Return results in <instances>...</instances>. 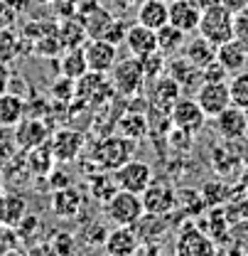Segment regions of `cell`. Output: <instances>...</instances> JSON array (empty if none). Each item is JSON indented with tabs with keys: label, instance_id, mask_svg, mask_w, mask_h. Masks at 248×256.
<instances>
[{
	"label": "cell",
	"instance_id": "6da1fadb",
	"mask_svg": "<svg viewBox=\"0 0 248 256\" xmlns=\"http://www.w3.org/2000/svg\"><path fill=\"white\" fill-rule=\"evenodd\" d=\"M103 212L108 222L121 224V226H138L140 220L145 217L143 197L138 192L121 190V188L103 202Z\"/></svg>",
	"mask_w": 248,
	"mask_h": 256
},
{
	"label": "cell",
	"instance_id": "7a4b0ae2",
	"mask_svg": "<svg viewBox=\"0 0 248 256\" xmlns=\"http://www.w3.org/2000/svg\"><path fill=\"white\" fill-rule=\"evenodd\" d=\"M197 32L207 37L212 44H221L234 37V10L224 2L202 5V18Z\"/></svg>",
	"mask_w": 248,
	"mask_h": 256
},
{
	"label": "cell",
	"instance_id": "3957f363",
	"mask_svg": "<svg viewBox=\"0 0 248 256\" xmlns=\"http://www.w3.org/2000/svg\"><path fill=\"white\" fill-rule=\"evenodd\" d=\"M145 69H143V62H140V57H125L121 60L118 57V62L113 64V69H111V86H113V92L118 96H123V98H133V96H138L143 92V86H145Z\"/></svg>",
	"mask_w": 248,
	"mask_h": 256
},
{
	"label": "cell",
	"instance_id": "277c9868",
	"mask_svg": "<svg viewBox=\"0 0 248 256\" xmlns=\"http://www.w3.org/2000/svg\"><path fill=\"white\" fill-rule=\"evenodd\" d=\"M219 246L214 244V239L194 222H185L177 232L175 239V254L180 256H209L214 254Z\"/></svg>",
	"mask_w": 248,
	"mask_h": 256
},
{
	"label": "cell",
	"instance_id": "5b68a950",
	"mask_svg": "<svg viewBox=\"0 0 248 256\" xmlns=\"http://www.w3.org/2000/svg\"><path fill=\"white\" fill-rule=\"evenodd\" d=\"M130 158H133V140L121 136V133L103 138L96 146V150H93V162L101 170H111V172L116 168H121L125 160H130Z\"/></svg>",
	"mask_w": 248,
	"mask_h": 256
},
{
	"label": "cell",
	"instance_id": "8992f818",
	"mask_svg": "<svg viewBox=\"0 0 248 256\" xmlns=\"http://www.w3.org/2000/svg\"><path fill=\"white\" fill-rule=\"evenodd\" d=\"M207 121V114L202 111L199 101L197 98H189V96H180L172 108H170V126L180 128V130H187V133H199L202 126Z\"/></svg>",
	"mask_w": 248,
	"mask_h": 256
},
{
	"label": "cell",
	"instance_id": "52a82bcc",
	"mask_svg": "<svg viewBox=\"0 0 248 256\" xmlns=\"http://www.w3.org/2000/svg\"><path fill=\"white\" fill-rule=\"evenodd\" d=\"M113 175H116V182H118L121 190H130V192H138V194H143L145 188L155 180L150 162H145V160H133V158L125 160L121 168H116Z\"/></svg>",
	"mask_w": 248,
	"mask_h": 256
},
{
	"label": "cell",
	"instance_id": "ba28073f",
	"mask_svg": "<svg viewBox=\"0 0 248 256\" xmlns=\"http://www.w3.org/2000/svg\"><path fill=\"white\" fill-rule=\"evenodd\" d=\"M194 98L199 101L202 111L207 114V118L219 116L224 108L231 106V92H229V79L224 82H202L197 86Z\"/></svg>",
	"mask_w": 248,
	"mask_h": 256
},
{
	"label": "cell",
	"instance_id": "9c48e42d",
	"mask_svg": "<svg viewBox=\"0 0 248 256\" xmlns=\"http://www.w3.org/2000/svg\"><path fill=\"white\" fill-rule=\"evenodd\" d=\"M84 54H86L89 72L111 74L113 64L118 62V44H113L103 37H89L84 42Z\"/></svg>",
	"mask_w": 248,
	"mask_h": 256
},
{
	"label": "cell",
	"instance_id": "30bf717a",
	"mask_svg": "<svg viewBox=\"0 0 248 256\" xmlns=\"http://www.w3.org/2000/svg\"><path fill=\"white\" fill-rule=\"evenodd\" d=\"M140 197H143L145 214H162L165 217L172 210H177V192L165 180H153Z\"/></svg>",
	"mask_w": 248,
	"mask_h": 256
},
{
	"label": "cell",
	"instance_id": "8fae6325",
	"mask_svg": "<svg viewBox=\"0 0 248 256\" xmlns=\"http://www.w3.org/2000/svg\"><path fill=\"white\" fill-rule=\"evenodd\" d=\"M140 234L135 226H121V224H113V229H108L106 234V242H103V249L111 256H133L138 254L140 249Z\"/></svg>",
	"mask_w": 248,
	"mask_h": 256
},
{
	"label": "cell",
	"instance_id": "7c38bea8",
	"mask_svg": "<svg viewBox=\"0 0 248 256\" xmlns=\"http://www.w3.org/2000/svg\"><path fill=\"white\" fill-rule=\"evenodd\" d=\"M47 143H49L52 156L57 162H71L84 150V136L79 130H71V128H62V130L52 133Z\"/></svg>",
	"mask_w": 248,
	"mask_h": 256
},
{
	"label": "cell",
	"instance_id": "4fadbf2b",
	"mask_svg": "<svg viewBox=\"0 0 248 256\" xmlns=\"http://www.w3.org/2000/svg\"><path fill=\"white\" fill-rule=\"evenodd\" d=\"M214 126H217L219 136H221L224 140H241V138H246V133H248L246 111L231 104V106L224 108L219 116H214Z\"/></svg>",
	"mask_w": 248,
	"mask_h": 256
},
{
	"label": "cell",
	"instance_id": "5bb4252c",
	"mask_svg": "<svg viewBox=\"0 0 248 256\" xmlns=\"http://www.w3.org/2000/svg\"><path fill=\"white\" fill-rule=\"evenodd\" d=\"M12 136H15V143H17V150H32L42 143L49 140V128L42 118H22L17 126L12 128Z\"/></svg>",
	"mask_w": 248,
	"mask_h": 256
},
{
	"label": "cell",
	"instance_id": "9a60e30c",
	"mask_svg": "<svg viewBox=\"0 0 248 256\" xmlns=\"http://www.w3.org/2000/svg\"><path fill=\"white\" fill-rule=\"evenodd\" d=\"M111 94H113L111 79H106V74H101V72H86L81 79H76V96L89 104L106 101Z\"/></svg>",
	"mask_w": 248,
	"mask_h": 256
},
{
	"label": "cell",
	"instance_id": "2e32d148",
	"mask_svg": "<svg viewBox=\"0 0 248 256\" xmlns=\"http://www.w3.org/2000/svg\"><path fill=\"white\" fill-rule=\"evenodd\" d=\"M180 96H182V84H180L170 72H165V74L157 76L155 84H153V98H150V106H153L155 111L170 114L172 104H175Z\"/></svg>",
	"mask_w": 248,
	"mask_h": 256
},
{
	"label": "cell",
	"instance_id": "e0dca14e",
	"mask_svg": "<svg viewBox=\"0 0 248 256\" xmlns=\"http://www.w3.org/2000/svg\"><path fill=\"white\" fill-rule=\"evenodd\" d=\"M199 18H202V5L197 0H172L170 2V22L187 34L197 32Z\"/></svg>",
	"mask_w": 248,
	"mask_h": 256
},
{
	"label": "cell",
	"instance_id": "ac0fdd59",
	"mask_svg": "<svg viewBox=\"0 0 248 256\" xmlns=\"http://www.w3.org/2000/svg\"><path fill=\"white\" fill-rule=\"evenodd\" d=\"M217 62L229 72V76L236 72H244L248 64V47L244 42H239L236 37H231V40L217 44Z\"/></svg>",
	"mask_w": 248,
	"mask_h": 256
},
{
	"label": "cell",
	"instance_id": "d6986e66",
	"mask_svg": "<svg viewBox=\"0 0 248 256\" xmlns=\"http://www.w3.org/2000/svg\"><path fill=\"white\" fill-rule=\"evenodd\" d=\"M123 44L128 47V52L133 57H145V54H153L157 52V32L135 22V25H128Z\"/></svg>",
	"mask_w": 248,
	"mask_h": 256
},
{
	"label": "cell",
	"instance_id": "ffe728a7",
	"mask_svg": "<svg viewBox=\"0 0 248 256\" xmlns=\"http://www.w3.org/2000/svg\"><path fill=\"white\" fill-rule=\"evenodd\" d=\"M49 207H52V212H54L59 220H71V217H76V214L81 212V207H84V194L76 190V188H71V185L59 188V190L52 192Z\"/></svg>",
	"mask_w": 248,
	"mask_h": 256
},
{
	"label": "cell",
	"instance_id": "44dd1931",
	"mask_svg": "<svg viewBox=\"0 0 248 256\" xmlns=\"http://www.w3.org/2000/svg\"><path fill=\"white\" fill-rule=\"evenodd\" d=\"M135 22L160 30L162 25L170 22V2L165 0H140L138 2V12H135Z\"/></svg>",
	"mask_w": 248,
	"mask_h": 256
},
{
	"label": "cell",
	"instance_id": "7402d4cb",
	"mask_svg": "<svg viewBox=\"0 0 248 256\" xmlns=\"http://www.w3.org/2000/svg\"><path fill=\"white\" fill-rule=\"evenodd\" d=\"M25 214H27V200L20 192H0V224L15 229Z\"/></svg>",
	"mask_w": 248,
	"mask_h": 256
},
{
	"label": "cell",
	"instance_id": "603a6c76",
	"mask_svg": "<svg viewBox=\"0 0 248 256\" xmlns=\"http://www.w3.org/2000/svg\"><path fill=\"white\" fill-rule=\"evenodd\" d=\"M182 57L189 60V62L202 72L207 64L217 60V44H212L207 37L197 34L194 40H187L185 42V47H182Z\"/></svg>",
	"mask_w": 248,
	"mask_h": 256
},
{
	"label": "cell",
	"instance_id": "cb8c5ba5",
	"mask_svg": "<svg viewBox=\"0 0 248 256\" xmlns=\"http://www.w3.org/2000/svg\"><path fill=\"white\" fill-rule=\"evenodd\" d=\"M27 114V106H25V98L15 92H5L0 94V126L5 128H15Z\"/></svg>",
	"mask_w": 248,
	"mask_h": 256
},
{
	"label": "cell",
	"instance_id": "d4e9b609",
	"mask_svg": "<svg viewBox=\"0 0 248 256\" xmlns=\"http://www.w3.org/2000/svg\"><path fill=\"white\" fill-rule=\"evenodd\" d=\"M57 34H59V40H62L64 50H66V47H81V44L89 40V32L84 28L81 15H69V18H64L62 22L57 25Z\"/></svg>",
	"mask_w": 248,
	"mask_h": 256
},
{
	"label": "cell",
	"instance_id": "484cf974",
	"mask_svg": "<svg viewBox=\"0 0 248 256\" xmlns=\"http://www.w3.org/2000/svg\"><path fill=\"white\" fill-rule=\"evenodd\" d=\"M59 72L66 79H81L86 72H89V64H86V54H84V44L81 47H66L62 50V60H59Z\"/></svg>",
	"mask_w": 248,
	"mask_h": 256
},
{
	"label": "cell",
	"instance_id": "4316f807",
	"mask_svg": "<svg viewBox=\"0 0 248 256\" xmlns=\"http://www.w3.org/2000/svg\"><path fill=\"white\" fill-rule=\"evenodd\" d=\"M157 32V50L165 54V57H175L177 52H182L187 42V32H182L180 28H175L172 22L162 25Z\"/></svg>",
	"mask_w": 248,
	"mask_h": 256
},
{
	"label": "cell",
	"instance_id": "83f0119b",
	"mask_svg": "<svg viewBox=\"0 0 248 256\" xmlns=\"http://www.w3.org/2000/svg\"><path fill=\"white\" fill-rule=\"evenodd\" d=\"M116 128H118V133H121V136L130 138L133 143H138V140L148 138V133H150V121H148L143 114L133 111V114L121 116V121H118V126Z\"/></svg>",
	"mask_w": 248,
	"mask_h": 256
},
{
	"label": "cell",
	"instance_id": "f1b7e54d",
	"mask_svg": "<svg viewBox=\"0 0 248 256\" xmlns=\"http://www.w3.org/2000/svg\"><path fill=\"white\" fill-rule=\"evenodd\" d=\"M54 156H52V148L49 143H42L37 148L27 150V168H30L32 175H39V178H47L54 168Z\"/></svg>",
	"mask_w": 248,
	"mask_h": 256
},
{
	"label": "cell",
	"instance_id": "f546056e",
	"mask_svg": "<svg viewBox=\"0 0 248 256\" xmlns=\"http://www.w3.org/2000/svg\"><path fill=\"white\" fill-rule=\"evenodd\" d=\"M20 52H22V37L7 25L0 28V62H15L20 57Z\"/></svg>",
	"mask_w": 248,
	"mask_h": 256
},
{
	"label": "cell",
	"instance_id": "4dcf8cb0",
	"mask_svg": "<svg viewBox=\"0 0 248 256\" xmlns=\"http://www.w3.org/2000/svg\"><path fill=\"white\" fill-rule=\"evenodd\" d=\"M81 20H84V28L89 32V37H103V32L108 30V25L113 22V15L106 8L96 5L86 15H81Z\"/></svg>",
	"mask_w": 248,
	"mask_h": 256
},
{
	"label": "cell",
	"instance_id": "1f68e13d",
	"mask_svg": "<svg viewBox=\"0 0 248 256\" xmlns=\"http://www.w3.org/2000/svg\"><path fill=\"white\" fill-rule=\"evenodd\" d=\"M207 222H209V229H207V234L214 239V244L219 246V242L221 239H226L229 234H231V224H229V217H226V210H221V207H209V212H207ZM231 239V236H229Z\"/></svg>",
	"mask_w": 248,
	"mask_h": 256
},
{
	"label": "cell",
	"instance_id": "d6a6232c",
	"mask_svg": "<svg viewBox=\"0 0 248 256\" xmlns=\"http://www.w3.org/2000/svg\"><path fill=\"white\" fill-rule=\"evenodd\" d=\"M167 72L182 84V89H185L187 84H194L197 79H202V72L189 60H185V57H175V60L167 57Z\"/></svg>",
	"mask_w": 248,
	"mask_h": 256
},
{
	"label": "cell",
	"instance_id": "836d02e7",
	"mask_svg": "<svg viewBox=\"0 0 248 256\" xmlns=\"http://www.w3.org/2000/svg\"><path fill=\"white\" fill-rule=\"evenodd\" d=\"M89 190L96 200H101V202H106L113 192L118 190V182H116V175H111V170H103V172H98V175H93L91 180H89Z\"/></svg>",
	"mask_w": 248,
	"mask_h": 256
},
{
	"label": "cell",
	"instance_id": "e575fe53",
	"mask_svg": "<svg viewBox=\"0 0 248 256\" xmlns=\"http://www.w3.org/2000/svg\"><path fill=\"white\" fill-rule=\"evenodd\" d=\"M229 92H231V104L239 108H248V69L236 72L229 76Z\"/></svg>",
	"mask_w": 248,
	"mask_h": 256
},
{
	"label": "cell",
	"instance_id": "d590c367",
	"mask_svg": "<svg viewBox=\"0 0 248 256\" xmlns=\"http://www.w3.org/2000/svg\"><path fill=\"white\" fill-rule=\"evenodd\" d=\"M140 62H143V69H145V76H148V79H157L160 74L167 72V57H165L160 50L153 52V54L140 57Z\"/></svg>",
	"mask_w": 248,
	"mask_h": 256
},
{
	"label": "cell",
	"instance_id": "8d00e7d4",
	"mask_svg": "<svg viewBox=\"0 0 248 256\" xmlns=\"http://www.w3.org/2000/svg\"><path fill=\"white\" fill-rule=\"evenodd\" d=\"M234 37L248 47V8H239L234 12Z\"/></svg>",
	"mask_w": 248,
	"mask_h": 256
},
{
	"label": "cell",
	"instance_id": "74e56055",
	"mask_svg": "<svg viewBox=\"0 0 248 256\" xmlns=\"http://www.w3.org/2000/svg\"><path fill=\"white\" fill-rule=\"evenodd\" d=\"M49 249H52L54 254H69V252L74 249V236L66 234V232L54 234V236L49 239Z\"/></svg>",
	"mask_w": 248,
	"mask_h": 256
},
{
	"label": "cell",
	"instance_id": "f35d334b",
	"mask_svg": "<svg viewBox=\"0 0 248 256\" xmlns=\"http://www.w3.org/2000/svg\"><path fill=\"white\" fill-rule=\"evenodd\" d=\"M125 32H128V25H125L121 18H113V22L108 25V30L103 32V40H108L113 44H121L125 40Z\"/></svg>",
	"mask_w": 248,
	"mask_h": 256
},
{
	"label": "cell",
	"instance_id": "ab89813d",
	"mask_svg": "<svg viewBox=\"0 0 248 256\" xmlns=\"http://www.w3.org/2000/svg\"><path fill=\"white\" fill-rule=\"evenodd\" d=\"M224 79H229V72H226L217 60L209 62L202 69V82H224Z\"/></svg>",
	"mask_w": 248,
	"mask_h": 256
},
{
	"label": "cell",
	"instance_id": "60d3db41",
	"mask_svg": "<svg viewBox=\"0 0 248 256\" xmlns=\"http://www.w3.org/2000/svg\"><path fill=\"white\" fill-rule=\"evenodd\" d=\"M54 2V10L59 18H69V15H76V0H52Z\"/></svg>",
	"mask_w": 248,
	"mask_h": 256
},
{
	"label": "cell",
	"instance_id": "b9f144b4",
	"mask_svg": "<svg viewBox=\"0 0 248 256\" xmlns=\"http://www.w3.org/2000/svg\"><path fill=\"white\" fill-rule=\"evenodd\" d=\"M10 82H12V74H10V66L5 62H0V94H5L10 89Z\"/></svg>",
	"mask_w": 248,
	"mask_h": 256
},
{
	"label": "cell",
	"instance_id": "7bdbcfd3",
	"mask_svg": "<svg viewBox=\"0 0 248 256\" xmlns=\"http://www.w3.org/2000/svg\"><path fill=\"white\" fill-rule=\"evenodd\" d=\"M125 5H138V2H140V0H123Z\"/></svg>",
	"mask_w": 248,
	"mask_h": 256
},
{
	"label": "cell",
	"instance_id": "ee69618b",
	"mask_svg": "<svg viewBox=\"0 0 248 256\" xmlns=\"http://www.w3.org/2000/svg\"><path fill=\"white\" fill-rule=\"evenodd\" d=\"M0 192H2V170H0Z\"/></svg>",
	"mask_w": 248,
	"mask_h": 256
},
{
	"label": "cell",
	"instance_id": "f6af8a7d",
	"mask_svg": "<svg viewBox=\"0 0 248 256\" xmlns=\"http://www.w3.org/2000/svg\"><path fill=\"white\" fill-rule=\"evenodd\" d=\"M246 197H248V185H246Z\"/></svg>",
	"mask_w": 248,
	"mask_h": 256
},
{
	"label": "cell",
	"instance_id": "bcb514c9",
	"mask_svg": "<svg viewBox=\"0 0 248 256\" xmlns=\"http://www.w3.org/2000/svg\"><path fill=\"white\" fill-rule=\"evenodd\" d=\"M246 118H248V108H246Z\"/></svg>",
	"mask_w": 248,
	"mask_h": 256
},
{
	"label": "cell",
	"instance_id": "7dc6e473",
	"mask_svg": "<svg viewBox=\"0 0 248 256\" xmlns=\"http://www.w3.org/2000/svg\"><path fill=\"white\" fill-rule=\"evenodd\" d=\"M165 2H172V0H165Z\"/></svg>",
	"mask_w": 248,
	"mask_h": 256
},
{
	"label": "cell",
	"instance_id": "c3c4849f",
	"mask_svg": "<svg viewBox=\"0 0 248 256\" xmlns=\"http://www.w3.org/2000/svg\"><path fill=\"white\" fill-rule=\"evenodd\" d=\"M246 8H248V0H246Z\"/></svg>",
	"mask_w": 248,
	"mask_h": 256
}]
</instances>
